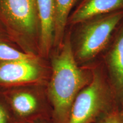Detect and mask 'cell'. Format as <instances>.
<instances>
[{
  "mask_svg": "<svg viewBox=\"0 0 123 123\" xmlns=\"http://www.w3.org/2000/svg\"><path fill=\"white\" fill-rule=\"evenodd\" d=\"M71 33V31H66L62 44L55 49L51 59V75L46 88L53 110V123H67L75 98L92 79V63L86 66L77 63Z\"/></svg>",
  "mask_w": 123,
  "mask_h": 123,
  "instance_id": "obj_1",
  "label": "cell"
},
{
  "mask_svg": "<svg viewBox=\"0 0 123 123\" xmlns=\"http://www.w3.org/2000/svg\"><path fill=\"white\" fill-rule=\"evenodd\" d=\"M92 79L77 95L67 123H97L120 105L102 62L92 63Z\"/></svg>",
  "mask_w": 123,
  "mask_h": 123,
  "instance_id": "obj_2",
  "label": "cell"
},
{
  "mask_svg": "<svg viewBox=\"0 0 123 123\" xmlns=\"http://www.w3.org/2000/svg\"><path fill=\"white\" fill-rule=\"evenodd\" d=\"M0 22L17 48L39 56L40 23L37 0H0Z\"/></svg>",
  "mask_w": 123,
  "mask_h": 123,
  "instance_id": "obj_3",
  "label": "cell"
},
{
  "mask_svg": "<svg viewBox=\"0 0 123 123\" xmlns=\"http://www.w3.org/2000/svg\"><path fill=\"white\" fill-rule=\"evenodd\" d=\"M123 10L91 18L74 26L71 33L72 49L79 66L92 63L107 49L119 25Z\"/></svg>",
  "mask_w": 123,
  "mask_h": 123,
  "instance_id": "obj_4",
  "label": "cell"
},
{
  "mask_svg": "<svg viewBox=\"0 0 123 123\" xmlns=\"http://www.w3.org/2000/svg\"><path fill=\"white\" fill-rule=\"evenodd\" d=\"M47 86H27L0 90L17 123L51 121Z\"/></svg>",
  "mask_w": 123,
  "mask_h": 123,
  "instance_id": "obj_5",
  "label": "cell"
},
{
  "mask_svg": "<svg viewBox=\"0 0 123 123\" xmlns=\"http://www.w3.org/2000/svg\"><path fill=\"white\" fill-rule=\"evenodd\" d=\"M41 56L0 62V90L27 86H47L51 66Z\"/></svg>",
  "mask_w": 123,
  "mask_h": 123,
  "instance_id": "obj_6",
  "label": "cell"
},
{
  "mask_svg": "<svg viewBox=\"0 0 123 123\" xmlns=\"http://www.w3.org/2000/svg\"><path fill=\"white\" fill-rule=\"evenodd\" d=\"M101 56V61L120 108L123 104V21Z\"/></svg>",
  "mask_w": 123,
  "mask_h": 123,
  "instance_id": "obj_7",
  "label": "cell"
},
{
  "mask_svg": "<svg viewBox=\"0 0 123 123\" xmlns=\"http://www.w3.org/2000/svg\"><path fill=\"white\" fill-rule=\"evenodd\" d=\"M123 10V0H79L68 17L67 26L74 27L99 15Z\"/></svg>",
  "mask_w": 123,
  "mask_h": 123,
  "instance_id": "obj_8",
  "label": "cell"
},
{
  "mask_svg": "<svg viewBox=\"0 0 123 123\" xmlns=\"http://www.w3.org/2000/svg\"><path fill=\"white\" fill-rule=\"evenodd\" d=\"M40 23L39 56H50L54 46L56 2L55 0H37Z\"/></svg>",
  "mask_w": 123,
  "mask_h": 123,
  "instance_id": "obj_9",
  "label": "cell"
},
{
  "mask_svg": "<svg viewBox=\"0 0 123 123\" xmlns=\"http://www.w3.org/2000/svg\"><path fill=\"white\" fill-rule=\"evenodd\" d=\"M79 0H55V13L53 49L59 48L64 41L68 17Z\"/></svg>",
  "mask_w": 123,
  "mask_h": 123,
  "instance_id": "obj_10",
  "label": "cell"
},
{
  "mask_svg": "<svg viewBox=\"0 0 123 123\" xmlns=\"http://www.w3.org/2000/svg\"><path fill=\"white\" fill-rule=\"evenodd\" d=\"M38 55L25 53L13 44L7 42H0V62L33 59Z\"/></svg>",
  "mask_w": 123,
  "mask_h": 123,
  "instance_id": "obj_11",
  "label": "cell"
},
{
  "mask_svg": "<svg viewBox=\"0 0 123 123\" xmlns=\"http://www.w3.org/2000/svg\"><path fill=\"white\" fill-rule=\"evenodd\" d=\"M0 123H17L0 91Z\"/></svg>",
  "mask_w": 123,
  "mask_h": 123,
  "instance_id": "obj_12",
  "label": "cell"
},
{
  "mask_svg": "<svg viewBox=\"0 0 123 123\" xmlns=\"http://www.w3.org/2000/svg\"><path fill=\"white\" fill-rule=\"evenodd\" d=\"M97 123H123L120 115V108L116 109L101 117Z\"/></svg>",
  "mask_w": 123,
  "mask_h": 123,
  "instance_id": "obj_13",
  "label": "cell"
},
{
  "mask_svg": "<svg viewBox=\"0 0 123 123\" xmlns=\"http://www.w3.org/2000/svg\"><path fill=\"white\" fill-rule=\"evenodd\" d=\"M1 42L10 43H12L13 45H14L12 43L11 40H10L8 34H7L5 29L4 28V27L3 26L2 24L0 22V42Z\"/></svg>",
  "mask_w": 123,
  "mask_h": 123,
  "instance_id": "obj_14",
  "label": "cell"
},
{
  "mask_svg": "<svg viewBox=\"0 0 123 123\" xmlns=\"http://www.w3.org/2000/svg\"><path fill=\"white\" fill-rule=\"evenodd\" d=\"M120 117L123 121V104L121 105L120 108Z\"/></svg>",
  "mask_w": 123,
  "mask_h": 123,
  "instance_id": "obj_15",
  "label": "cell"
},
{
  "mask_svg": "<svg viewBox=\"0 0 123 123\" xmlns=\"http://www.w3.org/2000/svg\"><path fill=\"white\" fill-rule=\"evenodd\" d=\"M37 123H53L52 121H40Z\"/></svg>",
  "mask_w": 123,
  "mask_h": 123,
  "instance_id": "obj_16",
  "label": "cell"
}]
</instances>
